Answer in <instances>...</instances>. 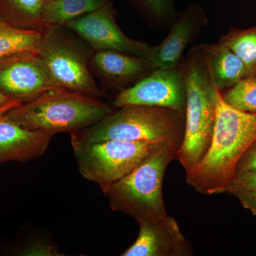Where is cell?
I'll return each mask as SVG.
<instances>
[{
    "label": "cell",
    "instance_id": "7",
    "mask_svg": "<svg viewBox=\"0 0 256 256\" xmlns=\"http://www.w3.org/2000/svg\"><path fill=\"white\" fill-rule=\"evenodd\" d=\"M63 28H46L37 55L60 86L102 98L105 96L94 80L88 55Z\"/></svg>",
    "mask_w": 256,
    "mask_h": 256
},
{
    "label": "cell",
    "instance_id": "21",
    "mask_svg": "<svg viewBox=\"0 0 256 256\" xmlns=\"http://www.w3.org/2000/svg\"><path fill=\"white\" fill-rule=\"evenodd\" d=\"M222 96L225 102L234 108L256 114V77L242 79Z\"/></svg>",
    "mask_w": 256,
    "mask_h": 256
},
{
    "label": "cell",
    "instance_id": "25",
    "mask_svg": "<svg viewBox=\"0 0 256 256\" xmlns=\"http://www.w3.org/2000/svg\"><path fill=\"white\" fill-rule=\"evenodd\" d=\"M230 195L236 197L244 208L250 210L256 216V188L232 192Z\"/></svg>",
    "mask_w": 256,
    "mask_h": 256
},
{
    "label": "cell",
    "instance_id": "18",
    "mask_svg": "<svg viewBox=\"0 0 256 256\" xmlns=\"http://www.w3.org/2000/svg\"><path fill=\"white\" fill-rule=\"evenodd\" d=\"M45 0H0V16L18 28L44 30L42 12Z\"/></svg>",
    "mask_w": 256,
    "mask_h": 256
},
{
    "label": "cell",
    "instance_id": "26",
    "mask_svg": "<svg viewBox=\"0 0 256 256\" xmlns=\"http://www.w3.org/2000/svg\"><path fill=\"white\" fill-rule=\"evenodd\" d=\"M23 104L22 101L18 100H14L9 105L4 106V107L1 108H0V114H5L12 109L14 108L18 107V106H21Z\"/></svg>",
    "mask_w": 256,
    "mask_h": 256
},
{
    "label": "cell",
    "instance_id": "24",
    "mask_svg": "<svg viewBox=\"0 0 256 256\" xmlns=\"http://www.w3.org/2000/svg\"><path fill=\"white\" fill-rule=\"evenodd\" d=\"M252 170H256V139L239 160L236 166V174Z\"/></svg>",
    "mask_w": 256,
    "mask_h": 256
},
{
    "label": "cell",
    "instance_id": "9",
    "mask_svg": "<svg viewBox=\"0 0 256 256\" xmlns=\"http://www.w3.org/2000/svg\"><path fill=\"white\" fill-rule=\"evenodd\" d=\"M112 2L69 22L64 28L82 37L96 50L122 52L150 60L153 47L149 44L132 40L116 23Z\"/></svg>",
    "mask_w": 256,
    "mask_h": 256
},
{
    "label": "cell",
    "instance_id": "13",
    "mask_svg": "<svg viewBox=\"0 0 256 256\" xmlns=\"http://www.w3.org/2000/svg\"><path fill=\"white\" fill-rule=\"evenodd\" d=\"M53 136L23 128L5 114H0V164L25 162L45 154Z\"/></svg>",
    "mask_w": 256,
    "mask_h": 256
},
{
    "label": "cell",
    "instance_id": "27",
    "mask_svg": "<svg viewBox=\"0 0 256 256\" xmlns=\"http://www.w3.org/2000/svg\"><path fill=\"white\" fill-rule=\"evenodd\" d=\"M15 99L10 98L8 96H5L4 94L0 92V108L9 105Z\"/></svg>",
    "mask_w": 256,
    "mask_h": 256
},
{
    "label": "cell",
    "instance_id": "20",
    "mask_svg": "<svg viewBox=\"0 0 256 256\" xmlns=\"http://www.w3.org/2000/svg\"><path fill=\"white\" fill-rule=\"evenodd\" d=\"M130 4L152 28L170 30L178 13L174 0H129Z\"/></svg>",
    "mask_w": 256,
    "mask_h": 256
},
{
    "label": "cell",
    "instance_id": "14",
    "mask_svg": "<svg viewBox=\"0 0 256 256\" xmlns=\"http://www.w3.org/2000/svg\"><path fill=\"white\" fill-rule=\"evenodd\" d=\"M92 64L101 78L110 86L120 90L156 69L149 60L110 50H97L92 56Z\"/></svg>",
    "mask_w": 256,
    "mask_h": 256
},
{
    "label": "cell",
    "instance_id": "4",
    "mask_svg": "<svg viewBox=\"0 0 256 256\" xmlns=\"http://www.w3.org/2000/svg\"><path fill=\"white\" fill-rule=\"evenodd\" d=\"M180 146L163 144L124 178L100 186L111 210L132 217L138 224L168 216L162 194L165 172L178 160Z\"/></svg>",
    "mask_w": 256,
    "mask_h": 256
},
{
    "label": "cell",
    "instance_id": "19",
    "mask_svg": "<svg viewBox=\"0 0 256 256\" xmlns=\"http://www.w3.org/2000/svg\"><path fill=\"white\" fill-rule=\"evenodd\" d=\"M218 42L242 60L246 69V78L256 77V25L247 30L230 28Z\"/></svg>",
    "mask_w": 256,
    "mask_h": 256
},
{
    "label": "cell",
    "instance_id": "23",
    "mask_svg": "<svg viewBox=\"0 0 256 256\" xmlns=\"http://www.w3.org/2000/svg\"><path fill=\"white\" fill-rule=\"evenodd\" d=\"M256 188V170L244 172L236 175L227 188V193Z\"/></svg>",
    "mask_w": 256,
    "mask_h": 256
},
{
    "label": "cell",
    "instance_id": "8",
    "mask_svg": "<svg viewBox=\"0 0 256 256\" xmlns=\"http://www.w3.org/2000/svg\"><path fill=\"white\" fill-rule=\"evenodd\" d=\"M188 89L180 66L156 68L131 86L120 90L112 105L121 108L138 105L165 108L185 112Z\"/></svg>",
    "mask_w": 256,
    "mask_h": 256
},
{
    "label": "cell",
    "instance_id": "12",
    "mask_svg": "<svg viewBox=\"0 0 256 256\" xmlns=\"http://www.w3.org/2000/svg\"><path fill=\"white\" fill-rule=\"evenodd\" d=\"M137 239L121 256H192L193 248L173 217L139 224Z\"/></svg>",
    "mask_w": 256,
    "mask_h": 256
},
{
    "label": "cell",
    "instance_id": "5",
    "mask_svg": "<svg viewBox=\"0 0 256 256\" xmlns=\"http://www.w3.org/2000/svg\"><path fill=\"white\" fill-rule=\"evenodd\" d=\"M184 130L185 112L156 106L131 105L119 108L90 127L70 133V138L82 142L119 140L180 146Z\"/></svg>",
    "mask_w": 256,
    "mask_h": 256
},
{
    "label": "cell",
    "instance_id": "10",
    "mask_svg": "<svg viewBox=\"0 0 256 256\" xmlns=\"http://www.w3.org/2000/svg\"><path fill=\"white\" fill-rule=\"evenodd\" d=\"M56 88H63L54 80L37 54L0 60V92L10 98L28 102Z\"/></svg>",
    "mask_w": 256,
    "mask_h": 256
},
{
    "label": "cell",
    "instance_id": "17",
    "mask_svg": "<svg viewBox=\"0 0 256 256\" xmlns=\"http://www.w3.org/2000/svg\"><path fill=\"white\" fill-rule=\"evenodd\" d=\"M112 2V0H45L42 20L44 28H63L69 22Z\"/></svg>",
    "mask_w": 256,
    "mask_h": 256
},
{
    "label": "cell",
    "instance_id": "1",
    "mask_svg": "<svg viewBox=\"0 0 256 256\" xmlns=\"http://www.w3.org/2000/svg\"><path fill=\"white\" fill-rule=\"evenodd\" d=\"M256 139V114L234 108L220 95L210 149L196 169L186 174V182L204 195L226 192L239 160Z\"/></svg>",
    "mask_w": 256,
    "mask_h": 256
},
{
    "label": "cell",
    "instance_id": "15",
    "mask_svg": "<svg viewBox=\"0 0 256 256\" xmlns=\"http://www.w3.org/2000/svg\"><path fill=\"white\" fill-rule=\"evenodd\" d=\"M216 85L220 90L233 87L246 78V69L238 56L217 42L204 44Z\"/></svg>",
    "mask_w": 256,
    "mask_h": 256
},
{
    "label": "cell",
    "instance_id": "6",
    "mask_svg": "<svg viewBox=\"0 0 256 256\" xmlns=\"http://www.w3.org/2000/svg\"><path fill=\"white\" fill-rule=\"evenodd\" d=\"M70 142L80 175L100 186L124 178L160 146L169 144L119 140L82 142L74 138Z\"/></svg>",
    "mask_w": 256,
    "mask_h": 256
},
{
    "label": "cell",
    "instance_id": "3",
    "mask_svg": "<svg viewBox=\"0 0 256 256\" xmlns=\"http://www.w3.org/2000/svg\"><path fill=\"white\" fill-rule=\"evenodd\" d=\"M114 112L100 98L65 88L48 90L6 112L30 130L54 136L90 127Z\"/></svg>",
    "mask_w": 256,
    "mask_h": 256
},
{
    "label": "cell",
    "instance_id": "11",
    "mask_svg": "<svg viewBox=\"0 0 256 256\" xmlns=\"http://www.w3.org/2000/svg\"><path fill=\"white\" fill-rule=\"evenodd\" d=\"M206 13L200 5L190 3L178 13L164 40L153 47L150 60L156 68L178 66L185 50L198 40L206 26Z\"/></svg>",
    "mask_w": 256,
    "mask_h": 256
},
{
    "label": "cell",
    "instance_id": "22",
    "mask_svg": "<svg viewBox=\"0 0 256 256\" xmlns=\"http://www.w3.org/2000/svg\"><path fill=\"white\" fill-rule=\"evenodd\" d=\"M15 254L22 256H62L55 246L50 242L36 240L30 242L26 246L18 248Z\"/></svg>",
    "mask_w": 256,
    "mask_h": 256
},
{
    "label": "cell",
    "instance_id": "2",
    "mask_svg": "<svg viewBox=\"0 0 256 256\" xmlns=\"http://www.w3.org/2000/svg\"><path fill=\"white\" fill-rule=\"evenodd\" d=\"M178 66L186 80L188 100L184 136L178 160L188 174L210 149L222 92L216 85L204 44L190 48Z\"/></svg>",
    "mask_w": 256,
    "mask_h": 256
},
{
    "label": "cell",
    "instance_id": "16",
    "mask_svg": "<svg viewBox=\"0 0 256 256\" xmlns=\"http://www.w3.org/2000/svg\"><path fill=\"white\" fill-rule=\"evenodd\" d=\"M42 31L15 26L0 16V60L37 54Z\"/></svg>",
    "mask_w": 256,
    "mask_h": 256
}]
</instances>
